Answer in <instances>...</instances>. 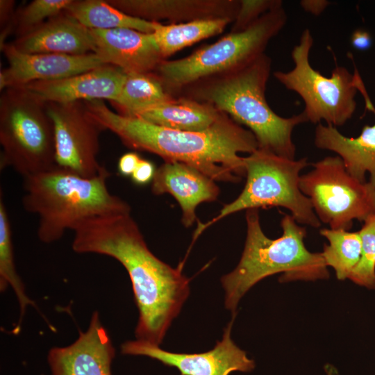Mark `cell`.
Masks as SVG:
<instances>
[{
    "mask_svg": "<svg viewBox=\"0 0 375 375\" xmlns=\"http://www.w3.org/2000/svg\"><path fill=\"white\" fill-rule=\"evenodd\" d=\"M74 231L75 252L110 256L124 267L139 310L136 340L159 346L189 295L183 263L173 268L158 258L131 213L90 219Z\"/></svg>",
    "mask_w": 375,
    "mask_h": 375,
    "instance_id": "6da1fadb",
    "label": "cell"
},
{
    "mask_svg": "<svg viewBox=\"0 0 375 375\" xmlns=\"http://www.w3.org/2000/svg\"><path fill=\"white\" fill-rule=\"evenodd\" d=\"M83 103L90 118L126 146L156 154L164 161L185 163L215 181L240 182L246 171L239 153L250 154L258 149L253 133L224 112L204 131H183L115 112L103 100Z\"/></svg>",
    "mask_w": 375,
    "mask_h": 375,
    "instance_id": "7a4b0ae2",
    "label": "cell"
},
{
    "mask_svg": "<svg viewBox=\"0 0 375 375\" xmlns=\"http://www.w3.org/2000/svg\"><path fill=\"white\" fill-rule=\"evenodd\" d=\"M271 65V58L262 53L244 66L190 85V99L210 103L248 127L259 149L295 159L292 131L307 119L303 112L282 117L270 108L265 90Z\"/></svg>",
    "mask_w": 375,
    "mask_h": 375,
    "instance_id": "3957f363",
    "label": "cell"
},
{
    "mask_svg": "<svg viewBox=\"0 0 375 375\" xmlns=\"http://www.w3.org/2000/svg\"><path fill=\"white\" fill-rule=\"evenodd\" d=\"M110 175L106 169L95 177L85 178L56 165L23 178L22 205L38 215L39 240L54 242L88 219L131 213L130 205L108 190Z\"/></svg>",
    "mask_w": 375,
    "mask_h": 375,
    "instance_id": "277c9868",
    "label": "cell"
},
{
    "mask_svg": "<svg viewBox=\"0 0 375 375\" xmlns=\"http://www.w3.org/2000/svg\"><path fill=\"white\" fill-rule=\"evenodd\" d=\"M247 238L236 267L221 278L225 307L235 316L238 303L262 279L283 273L281 282L327 278L329 273L322 253L309 251L305 244L306 229L290 215L281 219L282 235L275 240L263 233L258 209L246 210Z\"/></svg>",
    "mask_w": 375,
    "mask_h": 375,
    "instance_id": "5b68a950",
    "label": "cell"
},
{
    "mask_svg": "<svg viewBox=\"0 0 375 375\" xmlns=\"http://www.w3.org/2000/svg\"><path fill=\"white\" fill-rule=\"evenodd\" d=\"M244 164L247 181L242 192L213 219L206 223L198 221L193 242L217 221L243 210L283 207L290 211L297 223L314 228L320 226L310 201L299 188V174L308 165L307 158L290 159L258 148L244 157Z\"/></svg>",
    "mask_w": 375,
    "mask_h": 375,
    "instance_id": "8992f818",
    "label": "cell"
},
{
    "mask_svg": "<svg viewBox=\"0 0 375 375\" xmlns=\"http://www.w3.org/2000/svg\"><path fill=\"white\" fill-rule=\"evenodd\" d=\"M0 169L10 167L23 178L56 167L53 126L45 103L22 87L0 97Z\"/></svg>",
    "mask_w": 375,
    "mask_h": 375,
    "instance_id": "52a82bcc",
    "label": "cell"
},
{
    "mask_svg": "<svg viewBox=\"0 0 375 375\" xmlns=\"http://www.w3.org/2000/svg\"><path fill=\"white\" fill-rule=\"evenodd\" d=\"M286 22L287 15L283 6L274 8L244 31L231 32L185 58L164 60L155 74L168 91L240 68L264 53L269 42L282 30Z\"/></svg>",
    "mask_w": 375,
    "mask_h": 375,
    "instance_id": "ba28073f",
    "label": "cell"
},
{
    "mask_svg": "<svg viewBox=\"0 0 375 375\" xmlns=\"http://www.w3.org/2000/svg\"><path fill=\"white\" fill-rule=\"evenodd\" d=\"M313 38L305 29L291 56L294 67L287 72L276 71L274 76L288 90L297 93L304 102L302 112L307 122L313 124L324 120L334 127L343 126L356 109L355 97L360 76L342 66H335L326 77L312 67L309 61Z\"/></svg>",
    "mask_w": 375,
    "mask_h": 375,
    "instance_id": "9c48e42d",
    "label": "cell"
},
{
    "mask_svg": "<svg viewBox=\"0 0 375 375\" xmlns=\"http://www.w3.org/2000/svg\"><path fill=\"white\" fill-rule=\"evenodd\" d=\"M299 178V188L320 222L330 228L349 231L353 220L365 222L375 213V188L347 171L342 159L328 156L312 164Z\"/></svg>",
    "mask_w": 375,
    "mask_h": 375,
    "instance_id": "30bf717a",
    "label": "cell"
},
{
    "mask_svg": "<svg viewBox=\"0 0 375 375\" xmlns=\"http://www.w3.org/2000/svg\"><path fill=\"white\" fill-rule=\"evenodd\" d=\"M45 105L53 126L56 165L85 178L104 171L97 160L103 129L88 115L83 102Z\"/></svg>",
    "mask_w": 375,
    "mask_h": 375,
    "instance_id": "8fae6325",
    "label": "cell"
},
{
    "mask_svg": "<svg viewBox=\"0 0 375 375\" xmlns=\"http://www.w3.org/2000/svg\"><path fill=\"white\" fill-rule=\"evenodd\" d=\"M234 318L225 328L222 340L207 352L173 353L162 349L158 345L136 340L122 344V353L151 358L167 366L177 368L181 375H228L235 371L249 372L254 369L255 362L231 339Z\"/></svg>",
    "mask_w": 375,
    "mask_h": 375,
    "instance_id": "7c38bea8",
    "label": "cell"
},
{
    "mask_svg": "<svg viewBox=\"0 0 375 375\" xmlns=\"http://www.w3.org/2000/svg\"><path fill=\"white\" fill-rule=\"evenodd\" d=\"M8 65L0 72V90L38 81L67 78L106 65L95 53L83 55L26 53L10 42L1 47Z\"/></svg>",
    "mask_w": 375,
    "mask_h": 375,
    "instance_id": "4fadbf2b",
    "label": "cell"
},
{
    "mask_svg": "<svg viewBox=\"0 0 375 375\" xmlns=\"http://www.w3.org/2000/svg\"><path fill=\"white\" fill-rule=\"evenodd\" d=\"M115 350L98 311L91 317L85 331L72 344L53 347L47 355L50 375H112Z\"/></svg>",
    "mask_w": 375,
    "mask_h": 375,
    "instance_id": "5bb4252c",
    "label": "cell"
},
{
    "mask_svg": "<svg viewBox=\"0 0 375 375\" xmlns=\"http://www.w3.org/2000/svg\"><path fill=\"white\" fill-rule=\"evenodd\" d=\"M126 74L119 68L103 65L67 78L33 81L22 86L44 103H72L93 100L115 101Z\"/></svg>",
    "mask_w": 375,
    "mask_h": 375,
    "instance_id": "9a60e30c",
    "label": "cell"
},
{
    "mask_svg": "<svg viewBox=\"0 0 375 375\" xmlns=\"http://www.w3.org/2000/svg\"><path fill=\"white\" fill-rule=\"evenodd\" d=\"M90 30L95 53L106 65L115 66L126 74L153 73L165 60L153 33L124 28Z\"/></svg>",
    "mask_w": 375,
    "mask_h": 375,
    "instance_id": "2e32d148",
    "label": "cell"
},
{
    "mask_svg": "<svg viewBox=\"0 0 375 375\" xmlns=\"http://www.w3.org/2000/svg\"><path fill=\"white\" fill-rule=\"evenodd\" d=\"M151 191L160 195L168 193L178 201L183 224L188 228L197 220V207L217 199L219 188L216 181L197 169L178 161H165L156 170Z\"/></svg>",
    "mask_w": 375,
    "mask_h": 375,
    "instance_id": "e0dca14e",
    "label": "cell"
},
{
    "mask_svg": "<svg viewBox=\"0 0 375 375\" xmlns=\"http://www.w3.org/2000/svg\"><path fill=\"white\" fill-rule=\"evenodd\" d=\"M10 43L26 53L83 55L96 52L91 30L65 10Z\"/></svg>",
    "mask_w": 375,
    "mask_h": 375,
    "instance_id": "ac0fdd59",
    "label": "cell"
},
{
    "mask_svg": "<svg viewBox=\"0 0 375 375\" xmlns=\"http://www.w3.org/2000/svg\"><path fill=\"white\" fill-rule=\"evenodd\" d=\"M122 12L139 19L190 22L201 19H235L240 1L225 0H107Z\"/></svg>",
    "mask_w": 375,
    "mask_h": 375,
    "instance_id": "d6986e66",
    "label": "cell"
},
{
    "mask_svg": "<svg viewBox=\"0 0 375 375\" xmlns=\"http://www.w3.org/2000/svg\"><path fill=\"white\" fill-rule=\"evenodd\" d=\"M366 107L375 114L371 101ZM315 145L321 149L336 153L342 159L349 174L360 182H367L365 174H369V183L375 188V123L363 126L356 138H349L336 127L319 124L315 132Z\"/></svg>",
    "mask_w": 375,
    "mask_h": 375,
    "instance_id": "ffe728a7",
    "label": "cell"
},
{
    "mask_svg": "<svg viewBox=\"0 0 375 375\" xmlns=\"http://www.w3.org/2000/svg\"><path fill=\"white\" fill-rule=\"evenodd\" d=\"M222 114L208 103L190 98H173L135 117L171 129L202 131L213 125Z\"/></svg>",
    "mask_w": 375,
    "mask_h": 375,
    "instance_id": "44dd1931",
    "label": "cell"
},
{
    "mask_svg": "<svg viewBox=\"0 0 375 375\" xmlns=\"http://www.w3.org/2000/svg\"><path fill=\"white\" fill-rule=\"evenodd\" d=\"M65 11L90 29L124 28L153 33L157 24L130 16L107 0H72Z\"/></svg>",
    "mask_w": 375,
    "mask_h": 375,
    "instance_id": "7402d4cb",
    "label": "cell"
},
{
    "mask_svg": "<svg viewBox=\"0 0 375 375\" xmlns=\"http://www.w3.org/2000/svg\"><path fill=\"white\" fill-rule=\"evenodd\" d=\"M231 18H210L165 25L157 22L153 33L160 51L165 59L176 51L203 39L219 34Z\"/></svg>",
    "mask_w": 375,
    "mask_h": 375,
    "instance_id": "603a6c76",
    "label": "cell"
},
{
    "mask_svg": "<svg viewBox=\"0 0 375 375\" xmlns=\"http://www.w3.org/2000/svg\"><path fill=\"white\" fill-rule=\"evenodd\" d=\"M172 99L155 74H128L118 97L112 103L120 108L118 113L135 117Z\"/></svg>",
    "mask_w": 375,
    "mask_h": 375,
    "instance_id": "cb8c5ba5",
    "label": "cell"
},
{
    "mask_svg": "<svg viewBox=\"0 0 375 375\" xmlns=\"http://www.w3.org/2000/svg\"><path fill=\"white\" fill-rule=\"evenodd\" d=\"M8 286L13 290L19 306V318L13 333H18L26 308L37 306L27 296L24 285L18 275L14 260L11 228L9 217L1 192L0 197V290L5 291Z\"/></svg>",
    "mask_w": 375,
    "mask_h": 375,
    "instance_id": "d4e9b609",
    "label": "cell"
},
{
    "mask_svg": "<svg viewBox=\"0 0 375 375\" xmlns=\"http://www.w3.org/2000/svg\"><path fill=\"white\" fill-rule=\"evenodd\" d=\"M319 233L328 241L322 252L326 265L333 268L338 280L349 278L361 257L359 232L322 228Z\"/></svg>",
    "mask_w": 375,
    "mask_h": 375,
    "instance_id": "484cf974",
    "label": "cell"
},
{
    "mask_svg": "<svg viewBox=\"0 0 375 375\" xmlns=\"http://www.w3.org/2000/svg\"><path fill=\"white\" fill-rule=\"evenodd\" d=\"M72 0H34L16 10L14 32L17 37L36 28L65 10Z\"/></svg>",
    "mask_w": 375,
    "mask_h": 375,
    "instance_id": "4316f807",
    "label": "cell"
},
{
    "mask_svg": "<svg viewBox=\"0 0 375 375\" xmlns=\"http://www.w3.org/2000/svg\"><path fill=\"white\" fill-rule=\"evenodd\" d=\"M358 232L361 257L349 279L360 286L375 289V213L365 220Z\"/></svg>",
    "mask_w": 375,
    "mask_h": 375,
    "instance_id": "83f0119b",
    "label": "cell"
},
{
    "mask_svg": "<svg viewBox=\"0 0 375 375\" xmlns=\"http://www.w3.org/2000/svg\"><path fill=\"white\" fill-rule=\"evenodd\" d=\"M281 6H283V2L280 0L240 1L231 33L244 31L265 13Z\"/></svg>",
    "mask_w": 375,
    "mask_h": 375,
    "instance_id": "f1b7e54d",
    "label": "cell"
},
{
    "mask_svg": "<svg viewBox=\"0 0 375 375\" xmlns=\"http://www.w3.org/2000/svg\"><path fill=\"white\" fill-rule=\"evenodd\" d=\"M15 5L13 0L0 1V47L6 43V38L14 32Z\"/></svg>",
    "mask_w": 375,
    "mask_h": 375,
    "instance_id": "f546056e",
    "label": "cell"
},
{
    "mask_svg": "<svg viewBox=\"0 0 375 375\" xmlns=\"http://www.w3.org/2000/svg\"><path fill=\"white\" fill-rule=\"evenodd\" d=\"M156 170L154 165L151 161L141 158L131 176V180L137 185H146L153 181Z\"/></svg>",
    "mask_w": 375,
    "mask_h": 375,
    "instance_id": "4dcf8cb0",
    "label": "cell"
},
{
    "mask_svg": "<svg viewBox=\"0 0 375 375\" xmlns=\"http://www.w3.org/2000/svg\"><path fill=\"white\" fill-rule=\"evenodd\" d=\"M141 158L134 152H129L122 155L117 163V170L120 175L131 176L135 169Z\"/></svg>",
    "mask_w": 375,
    "mask_h": 375,
    "instance_id": "1f68e13d",
    "label": "cell"
},
{
    "mask_svg": "<svg viewBox=\"0 0 375 375\" xmlns=\"http://www.w3.org/2000/svg\"><path fill=\"white\" fill-rule=\"evenodd\" d=\"M351 42L355 49L365 51L370 48L372 45V38L367 31L356 29L351 34Z\"/></svg>",
    "mask_w": 375,
    "mask_h": 375,
    "instance_id": "d6a6232c",
    "label": "cell"
},
{
    "mask_svg": "<svg viewBox=\"0 0 375 375\" xmlns=\"http://www.w3.org/2000/svg\"><path fill=\"white\" fill-rule=\"evenodd\" d=\"M330 2L326 0H303L300 2L303 9L314 15H320Z\"/></svg>",
    "mask_w": 375,
    "mask_h": 375,
    "instance_id": "836d02e7",
    "label": "cell"
},
{
    "mask_svg": "<svg viewBox=\"0 0 375 375\" xmlns=\"http://www.w3.org/2000/svg\"><path fill=\"white\" fill-rule=\"evenodd\" d=\"M325 370L328 375H339L336 369L330 365H326L325 366Z\"/></svg>",
    "mask_w": 375,
    "mask_h": 375,
    "instance_id": "e575fe53",
    "label": "cell"
}]
</instances>
